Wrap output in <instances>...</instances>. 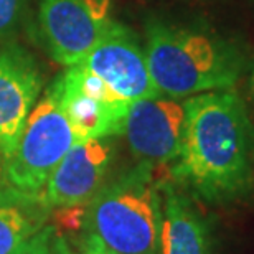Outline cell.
I'll return each mask as SVG.
<instances>
[{
  "label": "cell",
  "mask_w": 254,
  "mask_h": 254,
  "mask_svg": "<svg viewBox=\"0 0 254 254\" xmlns=\"http://www.w3.org/2000/svg\"><path fill=\"white\" fill-rule=\"evenodd\" d=\"M184 108V144L172 174L211 205L241 201L254 184V127L243 99L223 89L195 94Z\"/></svg>",
  "instance_id": "cell-1"
},
{
  "label": "cell",
  "mask_w": 254,
  "mask_h": 254,
  "mask_svg": "<svg viewBox=\"0 0 254 254\" xmlns=\"http://www.w3.org/2000/svg\"><path fill=\"white\" fill-rule=\"evenodd\" d=\"M145 57L155 88L170 98L231 89L245 66L230 40L154 20L145 28Z\"/></svg>",
  "instance_id": "cell-2"
},
{
  "label": "cell",
  "mask_w": 254,
  "mask_h": 254,
  "mask_svg": "<svg viewBox=\"0 0 254 254\" xmlns=\"http://www.w3.org/2000/svg\"><path fill=\"white\" fill-rule=\"evenodd\" d=\"M139 164L106 184L86 205L83 228L116 254H162V182Z\"/></svg>",
  "instance_id": "cell-3"
},
{
  "label": "cell",
  "mask_w": 254,
  "mask_h": 254,
  "mask_svg": "<svg viewBox=\"0 0 254 254\" xmlns=\"http://www.w3.org/2000/svg\"><path fill=\"white\" fill-rule=\"evenodd\" d=\"M78 142L62 106L58 79H55L33 106L17 145L5 159V180L12 189L40 195L53 170Z\"/></svg>",
  "instance_id": "cell-4"
},
{
  "label": "cell",
  "mask_w": 254,
  "mask_h": 254,
  "mask_svg": "<svg viewBox=\"0 0 254 254\" xmlns=\"http://www.w3.org/2000/svg\"><path fill=\"white\" fill-rule=\"evenodd\" d=\"M111 25V0H40V37L62 64L79 63Z\"/></svg>",
  "instance_id": "cell-5"
},
{
  "label": "cell",
  "mask_w": 254,
  "mask_h": 254,
  "mask_svg": "<svg viewBox=\"0 0 254 254\" xmlns=\"http://www.w3.org/2000/svg\"><path fill=\"white\" fill-rule=\"evenodd\" d=\"M103 81L123 103L162 96L152 81L145 52L129 28L113 22L103 38L78 63Z\"/></svg>",
  "instance_id": "cell-6"
},
{
  "label": "cell",
  "mask_w": 254,
  "mask_h": 254,
  "mask_svg": "<svg viewBox=\"0 0 254 254\" xmlns=\"http://www.w3.org/2000/svg\"><path fill=\"white\" fill-rule=\"evenodd\" d=\"M184 132L185 108L159 96L130 104L123 134L139 164L160 167L179 159Z\"/></svg>",
  "instance_id": "cell-7"
},
{
  "label": "cell",
  "mask_w": 254,
  "mask_h": 254,
  "mask_svg": "<svg viewBox=\"0 0 254 254\" xmlns=\"http://www.w3.org/2000/svg\"><path fill=\"white\" fill-rule=\"evenodd\" d=\"M113 147L106 139L78 142L63 157L45 185L42 200L50 210L83 206L106 185Z\"/></svg>",
  "instance_id": "cell-8"
},
{
  "label": "cell",
  "mask_w": 254,
  "mask_h": 254,
  "mask_svg": "<svg viewBox=\"0 0 254 254\" xmlns=\"http://www.w3.org/2000/svg\"><path fill=\"white\" fill-rule=\"evenodd\" d=\"M40 93L42 74L32 55L15 43L0 48V147L5 159L17 145Z\"/></svg>",
  "instance_id": "cell-9"
},
{
  "label": "cell",
  "mask_w": 254,
  "mask_h": 254,
  "mask_svg": "<svg viewBox=\"0 0 254 254\" xmlns=\"http://www.w3.org/2000/svg\"><path fill=\"white\" fill-rule=\"evenodd\" d=\"M162 254H218L210 223L184 191L162 182Z\"/></svg>",
  "instance_id": "cell-10"
},
{
  "label": "cell",
  "mask_w": 254,
  "mask_h": 254,
  "mask_svg": "<svg viewBox=\"0 0 254 254\" xmlns=\"http://www.w3.org/2000/svg\"><path fill=\"white\" fill-rule=\"evenodd\" d=\"M57 79L64 114L79 142L123 134L130 106L111 104L93 98L74 83L68 71L62 73Z\"/></svg>",
  "instance_id": "cell-11"
},
{
  "label": "cell",
  "mask_w": 254,
  "mask_h": 254,
  "mask_svg": "<svg viewBox=\"0 0 254 254\" xmlns=\"http://www.w3.org/2000/svg\"><path fill=\"white\" fill-rule=\"evenodd\" d=\"M52 215L42 195L17 189L0 190V254H13L28 238L38 233Z\"/></svg>",
  "instance_id": "cell-12"
},
{
  "label": "cell",
  "mask_w": 254,
  "mask_h": 254,
  "mask_svg": "<svg viewBox=\"0 0 254 254\" xmlns=\"http://www.w3.org/2000/svg\"><path fill=\"white\" fill-rule=\"evenodd\" d=\"M57 235L58 231L53 225L43 226L32 238H28L13 254H52Z\"/></svg>",
  "instance_id": "cell-13"
},
{
  "label": "cell",
  "mask_w": 254,
  "mask_h": 254,
  "mask_svg": "<svg viewBox=\"0 0 254 254\" xmlns=\"http://www.w3.org/2000/svg\"><path fill=\"white\" fill-rule=\"evenodd\" d=\"M25 0H0V37H7L18 27Z\"/></svg>",
  "instance_id": "cell-14"
},
{
  "label": "cell",
  "mask_w": 254,
  "mask_h": 254,
  "mask_svg": "<svg viewBox=\"0 0 254 254\" xmlns=\"http://www.w3.org/2000/svg\"><path fill=\"white\" fill-rule=\"evenodd\" d=\"M78 254H116L114 251H111L103 241H99L98 238L91 233H86L81 236L79 240V250Z\"/></svg>",
  "instance_id": "cell-15"
},
{
  "label": "cell",
  "mask_w": 254,
  "mask_h": 254,
  "mask_svg": "<svg viewBox=\"0 0 254 254\" xmlns=\"http://www.w3.org/2000/svg\"><path fill=\"white\" fill-rule=\"evenodd\" d=\"M52 254H76L73 251V248L69 246L68 240L63 236V235H57V238H55V243H53V253Z\"/></svg>",
  "instance_id": "cell-16"
},
{
  "label": "cell",
  "mask_w": 254,
  "mask_h": 254,
  "mask_svg": "<svg viewBox=\"0 0 254 254\" xmlns=\"http://www.w3.org/2000/svg\"><path fill=\"white\" fill-rule=\"evenodd\" d=\"M3 162H5V157H3L2 147H0V180H2V177H3Z\"/></svg>",
  "instance_id": "cell-17"
},
{
  "label": "cell",
  "mask_w": 254,
  "mask_h": 254,
  "mask_svg": "<svg viewBox=\"0 0 254 254\" xmlns=\"http://www.w3.org/2000/svg\"><path fill=\"white\" fill-rule=\"evenodd\" d=\"M251 98L254 101V63H253V73H251Z\"/></svg>",
  "instance_id": "cell-18"
},
{
  "label": "cell",
  "mask_w": 254,
  "mask_h": 254,
  "mask_svg": "<svg viewBox=\"0 0 254 254\" xmlns=\"http://www.w3.org/2000/svg\"><path fill=\"white\" fill-rule=\"evenodd\" d=\"M253 179H254V154H253Z\"/></svg>",
  "instance_id": "cell-19"
}]
</instances>
